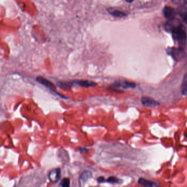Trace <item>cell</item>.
I'll return each instance as SVG.
<instances>
[{"label": "cell", "mask_w": 187, "mask_h": 187, "mask_svg": "<svg viewBox=\"0 0 187 187\" xmlns=\"http://www.w3.org/2000/svg\"><path fill=\"white\" fill-rule=\"evenodd\" d=\"M167 51L168 54L177 61H181L185 57L184 49L182 48H170Z\"/></svg>", "instance_id": "obj_2"}, {"label": "cell", "mask_w": 187, "mask_h": 187, "mask_svg": "<svg viewBox=\"0 0 187 187\" xmlns=\"http://www.w3.org/2000/svg\"><path fill=\"white\" fill-rule=\"evenodd\" d=\"M92 176V174L91 172H90L89 171H85L81 174L80 179L82 180V181H87L88 179L91 178Z\"/></svg>", "instance_id": "obj_13"}, {"label": "cell", "mask_w": 187, "mask_h": 187, "mask_svg": "<svg viewBox=\"0 0 187 187\" xmlns=\"http://www.w3.org/2000/svg\"><path fill=\"white\" fill-rule=\"evenodd\" d=\"M97 181L99 183H104L105 182V179L103 177H98V178H97Z\"/></svg>", "instance_id": "obj_16"}, {"label": "cell", "mask_w": 187, "mask_h": 187, "mask_svg": "<svg viewBox=\"0 0 187 187\" xmlns=\"http://www.w3.org/2000/svg\"><path fill=\"white\" fill-rule=\"evenodd\" d=\"M141 103L143 106L148 107H156L160 105V103L154 99L153 98L145 96L142 97L141 99Z\"/></svg>", "instance_id": "obj_5"}, {"label": "cell", "mask_w": 187, "mask_h": 187, "mask_svg": "<svg viewBox=\"0 0 187 187\" xmlns=\"http://www.w3.org/2000/svg\"><path fill=\"white\" fill-rule=\"evenodd\" d=\"M107 11L109 12V14L115 18H123L127 16L125 12L120 11L119 10L116 9L114 8H109L107 9Z\"/></svg>", "instance_id": "obj_10"}, {"label": "cell", "mask_w": 187, "mask_h": 187, "mask_svg": "<svg viewBox=\"0 0 187 187\" xmlns=\"http://www.w3.org/2000/svg\"><path fill=\"white\" fill-rule=\"evenodd\" d=\"M138 183L142 185L143 187H158V185L157 183L151 181L144 178H140L138 179Z\"/></svg>", "instance_id": "obj_11"}, {"label": "cell", "mask_w": 187, "mask_h": 187, "mask_svg": "<svg viewBox=\"0 0 187 187\" xmlns=\"http://www.w3.org/2000/svg\"><path fill=\"white\" fill-rule=\"evenodd\" d=\"M165 30L170 32L173 39L177 41L179 47L184 49L187 42L186 28L179 20L175 19L172 21H168L164 25Z\"/></svg>", "instance_id": "obj_1"}, {"label": "cell", "mask_w": 187, "mask_h": 187, "mask_svg": "<svg viewBox=\"0 0 187 187\" xmlns=\"http://www.w3.org/2000/svg\"><path fill=\"white\" fill-rule=\"evenodd\" d=\"M187 75L185 74L184 78H183V81L182 83L181 87V91L182 95H187Z\"/></svg>", "instance_id": "obj_12"}, {"label": "cell", "mask_w": 187, "mask_h": 187, "mask_svg": "<svg viewBox=\"0 0 187 187\" xmlns=\"http://www.w3.org/2000/svg\"><path fill=\"white\" fill-rule=\"evenodd\" d=\"M126 2H127V3H132V2H133V0L132 1H127V0H126Z\"/></svg>", "instance_id": "obj_17"}, {"label": "cell", "mask_w": 187, "mask_h": 187, "mask_svg": "<svg viewBox=\"0 0 187 187\" xmlns=\"http://www.w3.org/2000/svg\"><path fill=\"white\" fill-rule=\"evenodd\" d=\"M176 12L177 14H179L180 17H181L183 22L186 24H187V4L182 5L179 6L178 9H177Z\"/></svg>", "instance_id": "obj_7"}, {"label": "cell", "mask_w": 187, "mask_h": 187, "mask_svg": "<svg viewBox=\"0 0 187 187\" xmlns=\"http://www.w3.org/2000/svg\"><path fill=\"white\" fill-rule=\"evenodd\" d=\"M162 13L164 16L168 20V21H172L176 19V11L171 6H165L163 9Z\"/></svg>", "instance_id": "obj_3"}, {"label": "cell", "mask_w": 187, "mask_h": 187, "mask_svg": "<svg viewBox=\"0 0 187 187\" xmlns=\"http://www.w3.org/2000/svg\"><path fill=\"white\" fill-rule=\"evenodd\" d=\"M121 181H122L121 180L115 177H110L108 179L105 180V182L109 183H121Z\"/></svg>", "instance_id": "obj_14"}, {"label": "cell", "mask_w": 187, "mask_h": 187, "mask_svg": "<svg viewBox=\"0 0 187 187\" xmlns=\"http://www.w3.org/2000/svg\"><path fill=\"white\" fill-rule=\"evenodd\" d=\"M70 179L68 178H65L62 179L60 186L61 187H70Z\"/></svg>", "instance_id": "obj_15"}, {"label": "cell", "mask_w": 187, "mask_h": 187, "mask_svg": "<svg viewBox=\"0 0 187 187\" xmlns=\"http://www.w3.org/2000/svg\"><path fill=\"white\" fill-rule=\"evenodd\" d=\"M72 85H76L79 86L83 87H90L96 86L97 84L95 82L89 80H75V81H71Z\"/></svg>", "instance_id": "obj_6"}, {"label": "cell", "mask_w": 187, "mask_h": 187, "mask_svg": "<svg viewBox=\"0 0 187 187\" xmlns=\"http://www.w3.org/2000/svg\"><path fill=\"white\" fill-rule=\"evenodd\" d=\"M113 86L115 88H123L125 89L127 88H134L136 86V84L134 82H132L126 80H117L114 82L113 84Z\"/></svg>", "instance_id": "obj_4"}, {"label": "cell", "mask_w": 187, "mask_h": 187, "mask_svg": "<svg viewBox=\"0 0 187 187\" xmlns=\"http://www.w3.org/2000/svg\"><path fill=\"white\" fill-rule=\"evenodd\" d=\"M36 80L39 83L44 85L45 86L47 87L48 88H50V90H52V91L56 92V87L54 86V85L52 82H50V81L47 80V79L43 78L42 77H41V76H39V77L37 78Z\"/></svg>", "instance_id": "obj_9"}, {"label": "cell", "mask_w": 187, "mask_h": 187, "mask_svg": "<svg viewBox=\"0 0 187 187\" xmlns=\"http://www.w3.org/2000/svg\"><path fill=\"white\" fill-rule=\"evenodd\" d=\"M61 177V170L56 168L52 170L49 173V179L53 183H56L58 181Z\"/></svg>", "instance_id": "obj_8"}]
</instances>
